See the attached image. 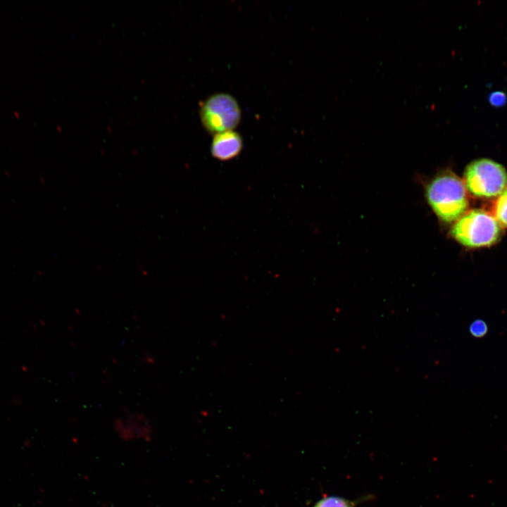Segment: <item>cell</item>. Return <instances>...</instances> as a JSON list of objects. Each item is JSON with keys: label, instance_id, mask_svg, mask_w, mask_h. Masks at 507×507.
Masks as SVG:
<instances>
[{"label": "cell", "instance_id": "7", "mask_svg": "<svg viewBox=\"0 0 507 507\" xmlns=\"http://www.w3.org/2000/svg\"><path fill=\"white\" fill-rule=\"evenodd\" d=\"M494 213L499 223L507 227V187L496 199Z\"/></svg>", "mask_w": 507, "mask_h": 507}, {"label": "cell", "instance_id": "4", "mask_svg": "<svg viewBox=\"0 0 507 507\" xmlns=\"http://www.w3.org/2000/svg\"><path fill=\"white\" fill-rule=\"evenodd\" d=\"M200 118L204 127L213 135L233 130L241 120V110L236 99L225 93L208 97L200 107Z\"/></svg>", "mask_w": 507, "mask_h": 507}, {"label": "cell", "instance_id": "5", "mask_svg": "<svg viewBox=\"0 0 507 507\" xmlns=\"http://www.w3.org/2000/svg\"><path fill=\"white\" fill-rule=\"evenodd\" d=\"M242 139L234 130H228L214 135L211 152L220 161H228L239 155L242 149Z\"/></svg>", "mask_w": 507, "mask_h": 507}, {"label": "cell", "instance_id": "1", "mask_svg": "<svg viewBox=\"0 0 507 507\" xmlns=\"http://www.w3.org/2000/svg\"><path fill=\"white\" fill-rule=\"evenodd\" d=\"M426 193L434 213L444 222L458 220L466 213L468 201L464 183L452 173L437 176Z\"/></svg>", "mask_w": 507, "mask_h": 507}, {"label": "cell", "instance_id": "9", "mask_svg": "<svg viewBox=\"0 0 507 507\" xmlns=\"http://www.w3.org/2000/svg\"><path fill=\"white\" fill-rule=\"evenodd\" d=\"M507 101L506 94L502 91H495L490 94L489 101L491 105L496 107L503 106Z\"/></svg>", "mask_w": 507, "mask_h": 507}, {"label": "cell", "instance_id": "8", "mask_svg": "<svg viewBox=\"0 0 507 507\" xmlns=\"http://www.w3.org/2000/svg\"><path fill=\"white\" fill-rule=\"evenodd\" d=\"M470 334L475 338H482L484 337L488 332V325L487 323L482 319L473 320L469 326Z\"/></svg>", "mask_w": 507, "mask_h": 507}, {"label": "cell", "instance_id": "6", "mask_svg": "<svg viewBox=\"0 0 507 507\" xmlns=\"http://www.w3.org/2000/svg\"><path fill=\"white\" fill-rule=\"evenodd\" d=\"M361 499L350 500L337 496H330L319 500L313 507H356Z\"/></svg>", "mask_w": 507, "mask_h": 507}, {"label": "cell", "instance_id": "3", "mask_svg": "<svg viewBox=\"0 0 507 507\" xmlns=\"http://www.w3.org/2000/svg\"><path fill=\"white\" fill-rule=\"evenodd\" d=\"M463 183L475 196L494 197L507 187V172L503 165L492 160L477 159L465 168Z\"/></svg>", "mask_w": 507, "mask_h": 507}, {"label": "cell", "instance_id": "2", "mask_svg": "<svg viewBox=\"0 0 507 507\" xmlns=\"http://www.w3.org/2000/svg\"><path fill=\"white\" fill-rule=\"evenodd\" d=\"M501 227L496 219L482 209L465 213L453 225L452 237L468 247L487 246L494 244L501 236Z\"/></svg>", "mask_w": 507, "mask_h": 507}]
</instances>
